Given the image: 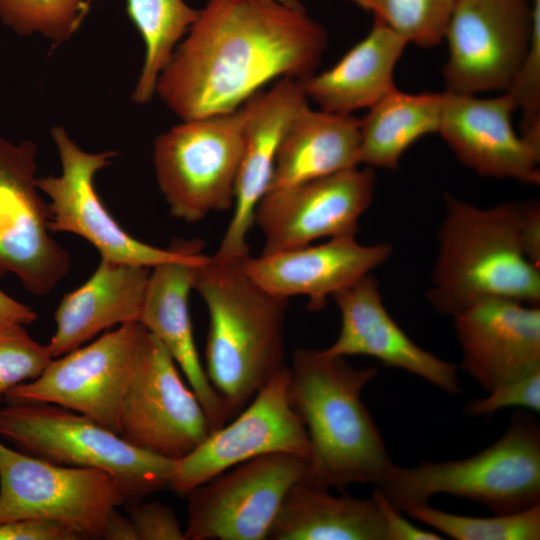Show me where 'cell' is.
<instances>
[{"mask_svg": "<svg viewBox=\"0 0 540 540\" xmlns=\"http://www.w3.org/2000/svg\"><path fill=\"white\" fill-rule=\"evenodd\" d=\"M326 46L325 28L303 6L208 0L155 94L181 120L232 112L272 81L313 75Z\"/></svg>", "mask_w": 540, "mask_h": 540, "instance_id": "cell-1", "label": "cell"}, {"mask_svg": "<svg viewBox=\"0 0 540 540\" xmlns=\"http://www.w3.org/2000/svg\"><path fill=\"white\" fill-rule=\"evenodd\" d=\"M288 395L310 443L303 483L377 485L393 464L361 394L377 374L324 350L299 348L288 366Z\"/></svg>", "mask_w": 540, "mask_h": 540, "instance_id": "cell-2", "label": "cell"}, {"mask_svg": "<svg viewBox=\"0 0 540 540\" xmlns=\"http://www.w3.org/2000/svg\"><path fill=\"white\" fill-rule=\"evenodd\" d=\"M242 261L209 256L197 267L193 286L209 315L204 368L229 418L286 366L289 299L261 288Z\"/></svg>", "mask_w": 540, "mask_h": 540, "instance_id": "cell-3", "label": "cell"}, {"mask_svg": "<svg viewBox=\"0 0 540 540\" xmlns=\"http://www.w3.org/2000/svg\"><path fill=\"white\" fill-rule=\"evenodd\" d=\"M427 298L454 316L489 298L540 305V268L525 255L517 202L479 208L446 193Z\"/></svg>", "mask_w": 540, "mask_h": 540, "instance_id": "cell-4", "label": "cell"}, {"mask_svg": "<svg viewBox=\"0 0 540 540\" xmlns=\"http://www.w3.org/2000/svg\"><path fill=\"white\" fill-rule=\"evenodd\" d=\"M397 511L428 504L437 494L480 503L495 514L540 503V429L518 412L505 434L478 454L415 467L392 464L375 486Z\"/></svg>", "mask_w": 540, "mask_h": 540, "instance_id": "cell-5", "label": "cell"}, {"mask_svg": "<svg viewBox=\"0 0 540 540\" xmlns=\"http://www.w3.org/2000/svg\"><path fill=\"white\" fill-rule=\"evenodd\" d=\"M0 437L33 457L110 473L131 504L169 487L173 460L141 450L91 418L56 404L8 403L0 408Z\"/></svg>", "mask_w": 540, "mask_h": 540, "instance_id": "cell-6", "label": "cell"}, {"mask_svg": "<svg viewBox=\"0 0 540 540\" xmlns=\"http://www.w3.org/2000/svg\"><path fill=\"white\" fill-rule=\"evenodd\" d=\"M243 110L182 120L154 141L156 179L172 216L188 223L233 208Z\"/></svg>", "mask_w": 540, "mask_h": 540, "instance_id": "cell-7", "label": "cell"}, {"mask_svg": "<svg viewBox=\"0 0 540 540\" xmlns=\"http://www.w3.org/2000/svg\"><path fill=\"white\" fill-rule=\"evenodd\" d=\"M51 136L62 172L37 178V185L49 199L52 233L78 235L92 244L103 259L146 268L184 259L202 250L198 240L179 241L163 249L131 236L107 210L94 185L97 172L109 165L117 153L87 152L62 126L52 128Z\"/></svg>", "mask_w": 540, "mask_h": 540, "instance_id": "cell-8", "label": "cell"}, {"mask_svg": "<svg viewBox=\"0 0 540 540\" xmlns=\"http://www.w3.org/2000/svg\"><path fill=\"white\" fill-rule=\"evenodd\" d=\"M148 331L129 322L53 358L42 374L9 390L11 402H46L85 415L119 435V414Z\"/></svg>", "mask_w": 540, "mask_h": 540, "instance_id": "cell-9", "label": "cell"}, {"mask_svg": "<svg viewBox=\"0 0 540 540\" xmlns=\"http://www.w3.org/2000/svg\"><path fill=\"white\" fill-rule=\"evenodd\" d=\"M124 502L120 484L104 470L58 465L0 442V524L56 520L101 539L109 513Z\"/></svg>", "mask_w": 540, "mask_h": 540, "instance_id": "cell-10", "label": "cell"}, {"mask_svg": "<svg viewBox=\"0 0 540 540\" xmlns=\"http://www.w3.org/2000/svg\"><path fill=\"white\" fill-rule=\"evenodd\" d=\"M306 469L302 456L269 453L196 486L185 495V540L267 539L287 493Z\"/></svg>", "mask_w": 540, "mask_h": 540, "instance_id": "cell-11", "label": "cell"}, {"mask_svg": "<svg viewBox=\"0 0 540 540\" xmlns=\"http://www.w3.org/2000/svg\"><path fill=\"white\" fill-rule=\"evenodd\" d=\"M37 147L0 137V277L13 274L31 294L51 292L70 270L51 235V212L37 185Z\"/></svg>", "mask_w": 540, "mask_h": 540, "instance_id": "cell-12", "label": "cell"}, {"mask_svg": "<svg viewBox=\"0 0 540 540\" xmlns=\"http://www.w3.org/2000/svg\"><path fill=\"white\" fill-rule=\"evenodd\" d=\"M531 37L532 5L527 0H457L444 36L446 91H506Z\"/></svg>", "mask_w": 540, "mask_h": 540, "instance_id": "cell-13", "label": "cell"}, {"mask_svg": "<svg viewBox=\"0 0 540 540\" xmlns=\"http://www.w3.org/2000/svg\"><path fill=\"white\" fill-rule=\"evenodd\" d=\"M211 432L205 410L178 366L148 332L119 414V436L170 460L192 452Z\"/></svg>", "mask_w": 540, "mask_h": 540, "instance_id": "cell-14", "label": "cell"}, {"mask_svg": "<svg viewBox=\"0 0 540 540\" xmlns=\"http://www.w3.org/2000/svg\"><path fill=\"white\" fill-rule=\"evenodd\" d=\"M286 365L229 424L211 431L185 457L175 460L169 487L185 496L196 486L253 458L291 453L308 458L310 443L288 395Z\"/></svg>", "mask_w": 540, "mask_h": 540, "instance_id": "cell-15", "label": "cell"}, {"mask_svg": "<svg viewBox=\"0 0 540 540\" xmlns=\"http://www.w3.org/2000/svg\"><path fill=\"white\" fill-rule=\"evenodd\" d=\"M375 189L372 168L352 167L269 190L254 213L264 237L262 253L310 245L321 238L355 236Z\"/></svg>", "mask_w": 540, "mask_h": 540, "instance_id": "cell-16", "label": "cell"}, {"mask_svg": "<svg viewBox=\"0 0 540 540\" xmlns=\"http://www.w3.org/2000/svg\"><path fill=\"white\" fill-rule=\"evenodd\" d=\"M308 101L302 82L282 78L243 105V152L238 169L233 213L217 252L223 261L249 256L248 234L255 210L267 193L281 139L296 112Z\"/></svg>", "mask_w": 540, "mask_h": 540, "instance_id": "cell-17", "label": "cell"}, {"mask_svg": "<svg viewBox=\"0 0 540 540\" xmlns=\"http://www.w3.org/2000/svg\"><path fill=\"white\" fill-rule=\"evenodd\" d=\"M438 134L466 167L482 176L540 183V146L513 128L516 107L506 94L492 98L445 91Z\"/></svg>", "mask_w": 540, "mask_h": 540, "instance_id": "cell-18", "label": "cell"}, {"mask_svg": "<svg viewBox=\"0 0 540 540\" xmlns=\"http://www.w3.org/2000/svg\"><path fill=\"white\" fill-rule=\"evenodd\" d=\"M453 318L461 368L487 391L540 369L539 306L489 298Z\"/></svg>", "mask_w": 540, "mask_h": 540, "instance_id": "cell-19", "label": "cell"}, {"mask_svg": "<svg viewBox=\"0 0 540 540\" xmlns=\"http://www.w3.org/2000/svg\"><path fill=\"white\" fill-rule=\"evenodd\" d=\"M392 250L388 243L363 245L355 236H339L315 246L249 255L242 267L270 294L285 299L305 296L308 309L319 311L329 297L386 262Z\"/></svg>", "mask_w": 540, "mask_h": 540, "instance_id": "cell-20", "label": "cell"}, {"mask_svg": "<svg viewBox=\"0 0 540 540\" xmlns=\"http://www.w3.org/2000/svg\"><path fill=\"white\" fill-rule=\"evenodd\" d=\"M341 316L340 332L324 351L335 356L365 355L403 369L449 394L461 393L454 364L418 346L387 311L370 273L332 296Z\"/></svg>", "mask_w": 540, "mask_h": 540, "instance_id": "cell-21", "label": "cell"}, {"mask_svg": "<svg viewBox=\"0 0 540 540\" xmlns=\"http://www.w3.org/2000/svg\"><path fill=\"white\" fill-rule=\"evenodd\" d=\"M208 257L201 250L154 267L149 274L139 322L160 341L181 369L214 431L223 426L229 416L200 360L189 310L196 269Z\"/></svg>", "mask_w": 540, "mask_h": 540, "instance_id": "cell-22", "label": "cell"}, {"mask_svg": "<svg viewBox=\"0 0 540 540\" xmlns=\"http://www.w3.org/2000/svg\"><path fill=\"white\" fill-rule=\"evenodd\" d=\"M148 269L101 258L89 279L67 293L54 313L56 330L46 345L52 358L115 325L139 322Z\"/></svg>", "mask_w": 540, "mask_h": 540, "instance_id": "cell-23", "label": "cell"}, {"mask_svg": "<svg viewBox=\"0 0 540 540\" xmlns=\"http://www.w3.org/2000/svg\"><path fill=\"white\" fill-rule=\"evenodd\" d=\"M408 42L374 19L368 34L330 69L302 80L319 109L351 115L370 108L395 88L394 71Z\"/></svg>", "mask_w": 540, "mask_h": 540, "instance_id": "cell-24", "label": "cell"}, {"mask_svg": "<svg viewBox=\"0 0 540 540\" xmlns=\"http://www.w3.org/2000/svg\"><path fill=\"white\" fill-rule=\"evenodd\" d=\"M359 146L360 119L312 109L307 101L281 139L268 191L356 167Z\"/></svg>", "mask_w": 540, "mask_h": 540, "instance_id": "cell-25", "label": "cell"}, {"mask_svg": "<svg viewBox=\"0 0 540 540\" xmlns=\"http://www.w3.org/2000/svg\"><path fill=\"white\" fill-rule=\"evenodd\" d=\"M303 482L287 493L269 530V540H388L376 500Z\"/></svg>", "mask_w": 540, "mask_h": 540, "instance_id": "cell-26", "label": "cell"}, {"mask_svg": "<svg viewBox=\"0 0 540 540\" xmlns=\"http://www.w3.org/2000/svg\"><path fill=\"white\" fill-rule=\"evenodd\" d=\"M442 103V93L392 89L360 119L359 164L397 169L412 144L438 132Z\"/></svg>", "mask_w": 540, "mask_h": 540, "instance_id": "cell-27", "label": "cell"}, {"mask_svg": "<svg viewBox=\"0 0 540 540\" xmlns=\"http://www.w3.org/2000/svg\"><path fill=\"white\" fill-rule=\"evenodd\" d=\"M127 14L140 34L145 55L132 100L145 104L155 95L157 80L200 10L184 0H126Z\"/></svg>", "mask_w": 540, "mask_h": 540, "instance_id": "cell-28", "label": "cell"}, {"mask_svg": "<svg viewBox=\"0 0 540 540\" xmlns=\"http://www.w3.org/2000/svg\"><path fill=\"white\" fill-rule=\"evenodd\" d=\"M405 513L455 540L540 539V503L493 517L452 514L428 504L413 507Z\"/></svg>", "mask_w": 540, "mask_h": 540, "instance_id": "cell-29", "label": "cell"}, {"mask_svg": "<svg viewBox=\"0 0 540 540\" xmlns=\"http://www.w3.org/2000/svg\"><path fill=\"white\" fill-rule=\"evenodd\" d=\"M371 12L408 44L433 47L444 41L457 0H347Z\"/></svg>", "mask_w": 540, "mask_h": 540, "instance_id": "cell-30", "label": "cell"}, {"mask_svg": "<svg viewBox=\"0 0 540 540\" xmlns=\"http://www.w3.org/2000/svg\"><path fill=\"white\" fill-rule=\"evenodd\" d=\"M90 10V0H0V20L20 35L54 43L73 36Z\"/></svg>", "mask_w": 540, "mask_h": 540, "instance_id": "cell-31", "label": "cell"}, {"mask_svg": "<svg viewBox=\"0 0 540 540\" xmlns=\"http://www.w3.org/2000/svg\"><path fill=\"white\" fill-rule=\"evenodd\" d=\"M52 359L23 324H0V401L15 386L38 378Z\"/></svg>", "mask_w": 540, "mask_h": 540, "instance_id": "cell-32", "label": "cell"}, {"mask_svg": "<svg viewBox=\"0 0 540 540\" xmlns=\"http://www.w3.org/2000/svg\"><path fill=\"white\" fill-rule=\"evenodd\" d=\"M528 52L505 93L522 114L521 135L540 146V0H532Z\"/></svg>", "mask_w": 540, "mask_h": 540, "instance_id": "cell-33", "label": "cell"}, {"mask_svg": "<svg viewBox=\"0 0 540 540\" xmlns=\"http://www.w3.org/2000/svg\"><path fill=\"white\" fill-rule=\"evenodd\" d=\"M482 399L469 402L465 412L471 416H490L509 407L540 411V369L502 384Z\"/></svg>", "mask_w": 540, "mask_h": 540, "instance_id": "cell-34", "label": "cell"}, {"mask_svg": "<svg viewBox=\"0 0 540 540\" xmlns=\"http://www.w3.org/2000/svg\"><path fill=\"white\" fill-rule=\"evenodd\" d=\"M128 512L137 540H185L174 510L161 502L139 501Z\"/></svg>", "mask_w": 540, "mask_h": 540, "instance_id": "cell-35", "label": "cell"}, {"mask_svg": "<svg viewBox=\"0 0 540 540\" xmlns=\"http://www.w3.org/2000/svg\"><path fill=\"white\" fill-rule=\"evenodd\" d=\"M77 527L56 520L28 518L0 524V540H86Z\"/></svg>", "mask_w": 540, "mask_h": 540, "instance_id": "cell-36", "label": "cell"}, {"mask_svg": "<svg viewBox=\"0 0 540 540\" xmlns=\"http://www.w3.org/2000/svg\"><path fill=\"white\" fill-rule=\"evenodd\" d=\"M372 497L376 500L386 526L388 540H441L438 533L421 529L405 519L401 512L394 509L375 488Z\"/></svg>", "mask_w": 540, "mask_h": 540, "instance_id": "cell-37", "label": "cell"}, {"mask_svg": "<svg viewBox=\"0 0 540 540\" xmlns=\"http://www.w3.org/2000/svg\"><path fill=\"white\" fill-rule=\"evenodd\" d=\"M520 238L525 255L540 268V205L536 200L517 202Z\"/></svg>", "mask_w": 540, "mask_h": 540, "instance_id": "cell-38", "label": "cell"}, {"mask_svg": "<svg viewBox=\"0 0 540 540\" xmlns=\"http://www.w3.org/2000/svg\"><path fill=\"white\" fill-rule=\"evenodd\" d=\"M36 320L33 309L0 290V324L15 322L27 325Z\"/></svg>", "mask_w": 540, "mask_h": 540, "instance_id": "cell-39", "label": "cell"}, {"mask_svg": "<svg viewBox=\"0 0 540 540\" xmlns=\"http://www.w3.org/2000/svg\"><path fill=\"white\" fill-rule=\"evenodd\" d=\"M101 539L137 540V536L130 518L124 517L115 508L109 513L105 521Z\"/></svg>", "mask_w": 540, "mask_h": 540, "instance_id": "cell-40", "label": "cell"}, {"mask_svg": "<svg viewBox=\"0 0 540 540\" xmlns=\"http://www.w3.org/2000/svg\"><path fill=\"white\" fill-rule=\"evenodd\" d=\"M276 1H279L281 3H284L286 5H289V6H293V7H301L303 6L299 0H276Z\"/></svg>", "mask_w": 540, "mask_h": 540, "instance_id": "cell-41", "label": "cell"}]
</instances>
